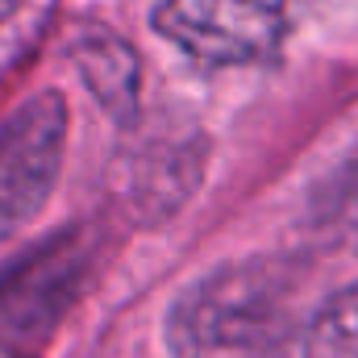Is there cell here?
<instances>
[{
	"instance_id": "cell-1",
	"label": "cell",
	"mask_w": 358,
	"mask_h": 358,
	"mask_svg": "<svg viewBox=\"0 0 358 358\" xmlns=\"http://www.w3.org/2000/svg\"><path fill=\"white\" fill-rule=\"evenodd\" d=\"M300 329V275L250 259L204 275L167 313L176 358H279Z\"/></svg>"
},
{
	"instance_id": "cell-2",
	"label": "cell",
	"mask_w": 358,
	"mask_h": 358,
	"mask_svg": "<svg viewBox=\"0 0 358 358\" xmlns=\"http://www.w3.org/2000/svg\"><path fill=\"white\" fill-rule=\"evenodd\" d=\"M296 0H159L155 29L204 67L271 59L292 29Z\"/></svg>"
},
{
	"instance_id": "cell-3",
	"label": "cell",
	"mask_w": 358,
	"mask_h": 358,
	"mask_svg": "<svg viewBox=\"0 0 358 358\" xmlns=\"http://www.w3.org/2000/svg\"><path fill=\"white\" fill-rule=\"evenodd\" d=\"M67 146V104L59 92L25 100L0 125V234L34 221L55 192Z\"/></svg>"
},
{
	"instance_id": "cell-4",
	"label": "cell",
	"mask_w": 358,
	"mask_h": 358,
	"mask_svg": "<svg viewBox=\"0 0 358 358\" xmlns=\"http://www.w3.org/2000/svg\"><path fill=\"white\" fill-rule=\"evenodd\" d=\"M21 263L25 267H17L0 287V334H46L63 304L59 296L67 292V279L84 267V259L76 255V238H59Z\"/></svg>"
},
{
	"instance_id": "cell-5",
	"label": "cell",
	"mask_w": 358,
	"mask_h": 358,
	"mask_svg": "<svg viewBox=\"0 0 358 358\" xmlns=\"http://www.w3.org/2000/svg\"><path fill=\"white\" fill-rule=\"evenodd\" d=\"M76 63H80V76L88 80V88L100 96V104L113 117H134V104H138V55L117 34L92 29L88 38H80Z\"/></svg>"
},
{
	"instance_id": "cell-6",
	"label": "cell",
	"mask_w": 358,
	"mask_h": 358,
	"mask_svg": "<svg viewBox=\"0 0 358 358\" xmlns=\"http://www.w3.org/2000/svg\"><path fill=\"white\" fill-rule=\"evenodd\" d=\"M304 358H358V283L329 296L308 321Z\"/></svg>"
},
{
	"instance_id": "cell-7",
	"label": "cell",
	"mask_w": 358,
	"mask_h": 358,
	"mask_svg": "<svg viewBox=\"0 0 358 358\" xmlns=\"http://www.w3.org/2000/svg\"><path fill=\"white\" fill-rule=\"evenodd\" d=\"M317 208H321L325 234L358 250V150L342 159V167L329 176V183L317 196Z\"/></svg>"
}]
</instances>
